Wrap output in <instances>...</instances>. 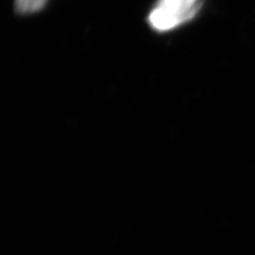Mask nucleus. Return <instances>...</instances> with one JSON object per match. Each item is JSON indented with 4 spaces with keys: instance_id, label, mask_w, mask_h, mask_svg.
Instances as JSON below:
<instances>
[{
    "instance_id": "1",
    "label": "nucleus",
    "mask_w": 255,
    "mask_h": 255,
    "mask_svg": "<svg viewBox=\"0 0 255 255\" xmlns=\"http://www.w3.org/2000/svg\"><path fill=\"white\" fill-rule=\"evenodd\" d=\"M200 8V0H158L147 20L153 29L164 32L194 18Z\"/></svg>"
},
{
    "instance_id": "2",
    "label": "nucleus",
    "mask_w": 255,
    "mask_h": 255,
    "mask_svg": "<svg viewBox=\"0 0 255 255\" xmlns=\"http://www.w3.org/2000/svg\"><path fill=\"white\" fill-rule=\"evenodd\" d=\"M46 0H16V9L21 13H32L46 5Z\"/></svg>"
}]
</instances>
